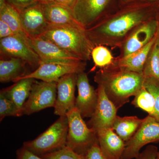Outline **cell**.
<instances>
[{"mask_svg": "<svg viewBox=\"0 0 159 159\" xmlns=\"http://www.w3.org/2000/svg\"><path fill=\"white\" fill-rule=\"evenodd\" d=\"M15 34L9 25L2 20H0V38L9 37Z\"/></svg>", "mask_w": 159, "mask_h": 159, "instance_id": "cell-34", "label": "cell"}, {"mask_svg": "<svg viewBox=\"0 0 159 159\" xmlns=\"http://www.w3.org/2000/svg\"><path fill=\"white\" fill-rule=\"evenodd\" d=\"M139 1L159 4V0H120V7L128 3L132 2H139Z\"/></svg>", "mask_w": 159, "mask_h": 159, "instance_id": "cell-35", "label": "cell"}, {"mask_svg": "<svg viewBox=\"0 0 159 159\" xmlns=\"http://www.w3.org/2000/svg\"><path fill=\"white\" fill-rule=\"evenodd\" d=\"M158 26L157 16L137 26L120 46L121 54L118 57H127L146 46L155 36Z\"/></svg>", "mask_w": 159, "mask_h": 159, "instance_id": "cell-10", "label": "cell"}, {"mask_svg": "<svg viewBox=\"0 0 159 159\" xmlns=\"http://www.w3.org/2000/svg\"><path fill=\"white\" fill-rule=\"evenodd\" d=\"M77 86L78 95L75 107L83 118H91L97 107L98 95L97 90L89 83L87 74L84 71L77 74Z\"/></svg>", "mask_w": 159, "mask_h": 159, "instance_id": "cell-16", "label": "cell"}, {"mask_svg": "<svg viewBox=\"0 0 159 159\" xmlns=\"http://www.w3.org/2000/svg\"><path fill=\"white\" fill-rule=\"evenodd\" d=\"M19 11L37 2V0H6Z\"/></svg>", "mask_w": 159, "mask_h": 159, "instance_id": "cell-32", "label": "cell"}, {"mask_svg": "<svg viewBox=\"0 0 159 159\" xmlns=\"http://www.w3.org/2000/svg\"><path fill=\"white\" fill-rule=\"evenodd\" d=\"M159 142V122L148 115L143 119L139 130L132 138L125 143L122 158L133 159L140 153L145 145Z\"/></svg>", "mask_w": 159, "mask_h": 159, "instance_id": "cell-7", "label": "cell"}, {"mask_svg": "<svg viewBox=\"0 0 159 159\" xmlns=\"http://www.w3.org/2000/svg\"><path fill=\"white\" fill-rule=\"evenodd\" d=\"M157 37V32L154 37L145 47L127 57H118L114 60L112 64L110 66L143 74L145 63Z\"/></svg>", "mask_w": 159, "mask_h": 159, "instance_id": "cell-17", "label": "cell"}, {"mask_svg": "<svg viewBox=\"0 0 159 159\" xmlns=\"http://www.w3.org/2000/svg\"><path fill=\"white\" fill-rule=\"evenodd\" d=\"M93 58L95 67L103 68L112 64L114 61L113 56L109 49L104 46H95L92 52Z\"/></svg>", "mask_w": 159, "mask_h": 159, "instance_id": "cell-26", "label": "cell"}, {"mask_svg": "<svg viewBox=\"0 0 159 159\" xmlns=\"http://www.w3.org/2000/svg\"><path fill=\"white\" fill-rule=\"evenodd\" d=\"M85 157L86 159H107L102 153L99 143L95 144L89 149Z\"/></svg>", "mask_w": 159, "mask_h": 159, "instance_id": "cell-31", "label": "cell"}, {"mask_svg": "<svg viewBox=\"0 0 159 159\" xmlns=\"http://www.w3.org/2000/svg\"><path fill=\"white\" fill-rule=\"evenodd\" d=\"M26 39L29 45L39 56L41 63L73 62L81 61L55 44L41 38L27 36Z\"/></svg>", "mask_w": 159, "mask_h": 159, "instance_id": "cell-14", "label": "cell"}, {"mask_svg": "<svg viewBox=\"0 0 159 159\" xmlns=\"http://www.w3.org/2000/svg\"><path fill=\"white\" fill-rule=\"evenodd\" d=\"M157 19L158 20V25L159 26V11H158L157 14Z\"/></svg>", "mask_w": 159, "mask_h": 159, "instance_id": "cell-38", "label": "cell"}, {"mask_svg": "<svg viewBox=\"0 0 159 159\" xmlns=\"http://www.w3.org/2000/svg\"><path fill=\"white\" fill-rule=\"evenodd\" d=\"M22 116L16 105L2 93H0V120L8 116Z\"/></svg>", "mask_w": 159, "mask_h": 159, "instance_id": "cell-27", "label": "cell"}, {"mask_svg": "<svg viewBox=\"0 0 159 159\" xmlns=\"http://www.w3.org/2000/svg\"><path fill=\"white\" fill-rule=\"evenodd\" d=\"M158 152L157 147L153 145H148L135 159H157Z\"/></svg>", "mask_w": 159, "mask_h": 159, "instance_id": "cell-30", "label": "cell"}, {"mask_svg": "<svg viewBox=\"0 0 159 159\" xmlns=\"http://www.w3.org/2000/svg\"><path fill=\"white\" fill-rule=\"evenodd\" d=\"M120 0H76L71 8L75 20L86 29L120 7Z\"/></svg>", "mask_w": 159, "mask_h": 159, "instance_id": "cell-6", "label": "cell"}, {"mask_svg": "<svg viewBox=\"0 0 159 159\" xmlns=\"http://www.w3.org/2000/svg\"><path fill=\"white\" fill-rule=\"evenodd\" d=\"M134 97L131 104L135 107L145 111L148 115L155 119V100L152 94L144 87Z\"/></svg>", "mask_w": 159, "mask_h": 159, "instance_id": "cell-25", "label": "cell"}, {"mask_svg": "<svg viewBox=\"0 0 159 159\" xmlns=\"http://www.w3.org/2000/svg\"><path fill=\"white\" fill-rule=\"evenodd\" d=\"M143 121L136 116H117L111 128L125 143L136 133Z\"/></svg>", "mask_w": 159, "mask_h": 159, "instance_id": "cell-22", "label": "cell"}, {"mask_svg": "<svg viewBox=\"0 0 159 159\" xmlns=\"http://www.w3.org/2000/svg\"><path fill=\"white\" fill-rule=\"evenodd\" d=\"M143 75L145 78H152L159 82V26L156 40L145 63Z\"/></svg>", "mask_w": 159, "mask_h": 159, "instance_id": "cell-24", "label": "cell"}, {"mask_svg": "<svg viewBox=\"0 0 159 159\" xmlns=\"http://www.w3.org/2000/svg\"><path fill=\"white\" fill-rule=\"evenodd\" d=\"M124 159L122 158H120V159Z\"/></svg>", "mask_w": 159, "mask_h": 159, "instance_id": "cell-40", "label": "cell"}, {"mask_svg": "<svg viewBox=\"0 0 159 159\" xmlns=\"http://www.w3.org/2000/svg\"><path fill=\"white\" fill-rule=\"evenodd\" d=\"M86 66V62L82 61L73 62L41 63L33 72L20 77L16 81L25 78H33L45 82H57L60 78L67 74H78L83 72Z\"/></svg>", "mask_w": 159, "mask_h": 159, "instance_id": "cell-8", "label": "cell"}, {"mask_svg": "<svg viewBox=\"0 0 159 159\" xmlns=\"http://www.w3.org/2000/svg\"><path fill=\"white\" fill-rule=\"evenodd\" d=\"M157 159H159V151L158 152L157 154Z\"/></svg>", "mask_w": 159, "mask_h": 159, "instance_id": "cell-39", "label": "cell"}, {"mask_svg": "<svg viewBox=\"0 0 159 159\" xmlns=\"http://www.w3.org/2000/svg\"><path fill=\"white\" fill-rule=\"evenodd\" d=\"M68 131L67 116H60L36 139L24 142L23 147L39 157L52 153L66 145Z\"/></svg>", "mask_w": 159, "mask_h": 159, "instance_id": "cell-4", "label": "cell"}, {"mask_svg": "<svg viewBox=\"0 0 159 159\" xmlns=\"http://www.w3.org/2000/svg\"><path fill=\"white\" fill-rule=\"evenodd\" d=\"M75 1L76 0H54V2L66 7H69L71 9Z\"/></svg>", "mask_w": 159, "mask_h": 159, "instance_id": "cell-36", "label": "cell"}, {"mask_svg": "<svg viewBox=\"0 0 159 159\" xmlns=\"http://www.w3.org/2000/svg\"><path fill=\"white\" fill-rule=\"evenodd\" d=\"M66 116L68 121L66 146L85 156L92 146L98 143L97 133L88 126L76 107L71 109Z\"/></svg>", "mask_w": 159, "mask_h": 159, "instance_id": "cell-5", "label": "cell"}, {"mask_svg": "<svg viewBox=\"0 0 159 159\" xmlns=\"http://www.w3.org/2000/svg\"><path fill=\"white\" fill-rule=\"evenodd\" d=\"M144 87L152 94L155 100L156 118L159 122V82L152 78H145Z\"/></svg>", "mask_w": 159, "mask_h": 159, "instance_id": "cell-29", "label": "cell"}, {"mask_svg": "<svg viewBox=\"0 0 159 159\" xmlns=\"http://www.w3.org/2000/svg\"><path fill=\"white\" fill-rule=\"evenodd\" d=\"M159 10L157 3L141 1L128 3L86 29V33L95 47H120L131 31L156 17Z\"/></svg>", "mask_w": 159, "mask_h": 159, "instance_id": "cell-1", "label": "cell"}, {"mask_svg": "<svg viewBox=\"0 0 159 159\" xmlns=\"http://www.w3.org/2000/svg\"><path fill=\"white\" fill-rule=\"evenodd\" d=\"M98 101L96 109L87 125L96 132L107 128H111L117 116L118 109L110 100L102 86L98 85Z\"/></svg>", "mask_w": 159, "mask_h": 159, "instance_id": "cell-12", "label": "cell"}, {"mask_svg": "<svg viewBox=\"0 0 159 159\" xmlns=\"http://www.w3.org/2000/svg\"><path fill=\"white\" fill-rule=\"evenodd\" d=\"M41 4L50 25L82 26L74 18L70 8L55 2Z\"/></svg>", "mask_w": 159, "mask_h": 159, "instance_id": "cell-19", "label": "cell"}, {"mask_svg": "<svg viewBox=\"0 0 159 159\" xmlns=\"http://www.w3.org/2000/svg\"><path fill=\"white\" fill-rule=\"evenodd\" d=\"M23 31L29 37H38L48 28L42 4L38 2L19 11Z\"/></svg>", "mask_w": 159, "mask_h": 159, "instance_id": "cell-13", "label": "cell"}, {"mask_svg": "<svg viewBox=\"0 0 159 159\" xmlns=\"http://www.w3.org/2000/svg\"><path fill=\"white\" fill-rule=\"evenodd\" d=\"M100 149L107 159L122 158L125 148V142L112 128L103 129L97 133Z\"/></svg>", "mask_w": 159, "mask_h": 159, "instance_id": "cell-18", "label": "cell"}, {"mask_svg": "<svg viewBox=\"0 0 159 159\" xmlns=\"http://www.w3.org/2000/svg\"><path fill=\"white\" fill-rule=\"evenodd\" d=\"M37 2L40 3H48L54 2V0H37Z\"/></svg>", "mask_w": 159, "mask_h": 159, "instance_id": "cell-37", "label": "cell"}, {"mask_svg": "<svg viewBox=\"0 0 159 159\" xmlns=\"http://www.w3.org/2000/svg\"><path fill=\"white\" fill-rule=\"evenodd\" d=\"M35 79L25 78L15 82L13 85L2 89L1 93L14 102L23 116V107L29 97Z\"/></svg>", "mask_w": 159, "mask_h": 159, "instance_id": "cell-20", "label": "cell"}, {"mask_svg": "<svg viewBox=\"0 0 159 159\" xmlns=\"http://www.w3.org/2000/svg\"><path fill=\"white\" fill-rule=\"evenodd\" d=\"M0 20L9 25L16 34L27 37L22 28L19 11L6 0H0Z\"/></svg>", "mask_w": 159, "mask_h": 159, "instance_id": "cell-23", "label": "cell"}, {"mask_svg": "<svg viewBox=\"0 0 159 159\" xmlns=\"http://www.w3.org/2000/svg\"><path fill=\"white\" fill-rule=\"evenodd\" d=\"M94 80L98 85L103 88L118 110L144 87L145 82L143 74L112 66L100 69L96 73Z\"/></svg>", "mask_w": 159, "mask_h": 159, "instance_id": "cell-2", "label": "cell"}, {"mask_svg": "<svg viewBox=\"0 0 159 159\" xmlns=\"http://www.w3.org/2000/svg\"><path fill=\"white\" fill-rule=\"evenodd\" d=\"M16 159H43L23 147L17 149Z\"/></svg>", "mask_w": 159, "mask_h": 159, "instance_id": "cell-33", "label": "cell"}, {"mask_svg": "<svg viewBox=\"0 0 159 159\" xmlns=\"http://www.w3.org/2000/svg\"><path fill=\"white\" fill-rule=\"evenodd\" d=\"M55 44L83 61L90 60L95 46L81 25L49 26L39 37Z\"/></svg>", "mask_w": 159, "mask_h": 159, "instance_id": "cell-3", "label": "cell"}, {"mask_svg": "<svg viewBox=\"0 0 159 159\" xmlns=\"http://www.w3.org/2000/svg\"><path fill=\"white\" fill-rule=\"evenodd\" d=\"M40 157L43 159H86L85 156L75 152L66 145L59 150Z\"/></svg>", "mask_w": 159, "mask_h": 159, "instance_id": "cell-28", "label": "cell"}, {"mask_svg": "<svg viewBox=\"0 0 159 159\" xmlns=\"http://www.w3.org/2000/svg\"><path fill=\"white\" fill-rule=\"evenodd\" d=\"M77 76V74H67L57 81V98L54 107L55 115L59 117L66 116L69 111L75 107Z\"/></svg>", "mask_w": 159, "mask_h": 159, "instance_id": "cell-15", "label": "cell"}, {"mask_svg": "<svg viewBox=\"0 0 159 159\" xmlns=\"http://www.w3.org/2000/svg\"><path fill=\"white\" fill-rule=\"evenodd\" d=\"M26 38H24L20 35L15 34L1 39V55L19 58L31 67L37 68L41 63V61L37 53L26 41Z\"/></svg>", "mask_w": 159, "mask_h": 159, "instance_id": "cell-11", "label": "cell"}, {"mask_svg": "<svg viewBox=\"0 0 159 159\" xmlns=\"http://www.w3.org/2000/svg\"><path fill=\"white\" fill-rule=\"evenodd\" d=\"M57 95V82L35 80L23 107V115L29 116L44 109L54 107Z\"/></svg>", "mask_w": 159, "mask_h": 159, "instance_id": "cell-9", "label": "cell"}, {"mask_svg": "<svg viewBox=\"0 0 159 159\" xmlns=\"http://www.w3.org/2000/svg\"><path fill=\"white\" fill-rule=\"evenodd\" d=\"M24 61L15 57L9 59L1 58L0 60V81L6 83L16 82L17 80L23 77L27 73L26 66Z\"/></svg>", "mask_w": 159, "mask_h": 159, "instance_id": "cell-21", "label": "cell"}]
</instances>
